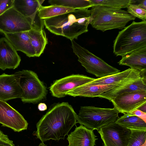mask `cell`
I'll use <instances>...</instances> for the list:
<instances>
[{
	"label": "cell",
	"mask_w": 146,
	"mask_h": 146,
	"mask_svg": "<svg viewBox=\"0 0 146 146\" xmlns=\"http://www.w3.org/2000/svg\"><path fill=\"white\" fill-rule=\"evenodd\" d=\"M0 146H15V145L7 135L3 133L0 135Z\"/></svg>",
	"instance_id": "obj_30"
},
{
	"label": "cell",
	"mask_w": 146,
	"mask_h": 146,
	"mask_svg": "<svg viewBox=\"0 0 146 146\" xmlns=\"http://www.w3.org/2000/svg\"><path fill=\"white\" fill-rule=\"evenodd\" d=\"M146 76H143L126 87L113 92H106L101 94L99 97L104 98L111 101L117 95L124 92H131L142 90H146Z\"/></svg>",
	"instance_id": "obj_21"
},
{
	"label": "cell",
	"mask_w": 146,
	"mask_h": 146,
	"mask_svg": "<svg viewBox=\"0 0 146 146\" xmlns=\"http://www.w3.org/2000/svg\"><path fill=\"white\" fill-rule=\"evenodd\" d=\"M51 5H57L74 9L89 8L92 5L90 0H50Z\"/></svg>",
	"instance_id": "obj_25"
},
{
	"label": "cell",
	"mask_w": 146,
	"mask_h": 146,
	"mask_svg": "<svg viewBox=\"0 0 146 146\" xmlns=\"http://www.w3.org/2000/svg\"><path fill=\"white\" fill-rule=\"evenodd\" d=\"M96 137L92 130L80 125L68 135V146H94Z\"/></svg>",
	"instance_id": "obj_16"
},
{
	"label": "cell",
	"mask_w": 146,
	"mask_h": 146,
	"mask_svg": "<svg viewBox=\"0 0 146 146\" xmlns=\"http://www.w3.org/2000/svg\"><path fill=\"white\" fill-rule=\"evenodd\" d=\"M44 0H14L13 7L26 17L31 24L32 29H43V20L38 16V10Z\"/></svg>",
	"instance_id": "obj_12"
},
{
	"label": "cell",
	"mask_w": 146,
	"mask_h": 146,
	"mask_svg": "<svg viewBox=\"0 0 146 146\" xmlns=\"http://www.w3.org/2000/svg\"><path fill=\"white\" fill-rule=\"evenodd\" d=\"M138 110L146 113V103H145L139 107Z\"/></svg>",
	"instance_id": "obj_34"
},
{
	"label": "cell",
	"mask_w": 146,
	"mask_h": 146,
	"mask_svg": "<svg viewBox=\"0 0 146 146\" xmlns=\"http://www.w3.org/2000/svg\"><path fill=\"white\" fill-rule=\"evenodd\" d=\"M127 12L135 17H137L143 20H146V10L139 7L136 4H131L127 8Z\"/></svg>",
	"instance_id": "obj_28"
},
{
	"label": "cell",
	"mask_w": 146,
	"mask_h": 146,
	"mask_svg": "<svg viewBox=\"0 0 146 146\" xmlns=\"http://www.w3.org/2000/svg\"><path fill=\"white\" fill-rule=\"evenodd\" d=\"M77 115L68 102L54 103L37 123V130L33 134L43 142L64 139L77 123Z\"/></svg>",
	"instance_id": "obj_1"
},
{
	"label": "cell",
	"mask_w": 146,
	"mask_h": 146,
	"mask_svg": "<svg viewBox=\"0 0 146 146\" xmlns=\"http://www.w3.org/2000/svg\"><path fill=\"white\" fill-rule=\"evenodd\" d=\"M38 146H47V145L44 144L43 142H42L40 143Z\"/></svg>",
	"instance_id": "obj_35"
},
{
	"label": "cell",
	"mask_w": 146,
	"mask_h": 146,
	"mask_svg": "<svg viewBox=\"0 0 146 146\" xmlns=\"http://www.w3.org/2000/svg\"><path fill=\"white\" fill-rule=\"evenodd\" d=\"M0 123L15 131L27 129L28 123L22 115L6 102L0 100Z\"/></svg>",
	"instance_id": "obj_13"
},
{
	"label": "cell",
	"mask_w": 146,
	"mask_h": 146,
	"mask_svg": "<svg viewBox=\"0 0 146 146\" xmlns=\"http://www.w3.org/2000/svg\"><path fill=\"white\" fill-rule=\"evenodd\" d=\"M137 1L138 3L136 4H137L140 7L146 10V0Z\"/></svg>",
	"instance_id": "obj_32"
},
{
	"label": "cell",
	"mask_w": 146,
	"mask_h": 146,
	"mask_svg": "<svg viewBox=\"0 0 146 146\" xmlns=\"http://www.w3.org/2000/svg\"><path fill=\"white\" fill-rule=\"evenodd\" d=\"M4 35L17 51L23 52L29 57L35 56V51L27 31Z\"/></svg>",
	"instance_id": "obj_17"
},
{
	"label": "cell",
	"mask_w": 146,
	"mask_h": 146,
	"mask_svg": "<svg viewBox=\"0 0 146 146\" xmlns=\"http://www.w3.org/2000/svg\"><path fill=\"white\" fill-rule=\"evenodd\" d=\"M89 12L92 19L90 24L93 28L103 32L114 29H122L136 18L126 11L101 6H92Z\"/></svg>",
	"instance_id": "obj_4"
},
{
	"label": "cell",
	"mask_w": 146,
	"mask_h": 146,
	"mask_svg": "<svg viewBox=\"0 0 146 146\" xmlns=\"http://www.w3.org/2000/svg\"><path fill=\"white\" fill-rule=\"evenodd\" d=\"M31 29L28 19L13 7L0 15V32L3 34L26 32Z\"/></svg>",
	"instance_id": "obj_9"
},
{
	"label": "cell",
	"mask_w": 146,
	"mask_h": 146,
	"mask_svg": "<svg viewBox=\"0 0 146 146\" xmlns=\"http://www.w3.org/2000/svg\"><path fill=\"white\" fill-rule=\"evenodd\" d=\"M119 113L114 107L110 108L81 106L77 115V123L93 130L98 131L101 127L115 121Z\"/></svg>",
	"instance_id": "obj_6"
},
{
	"label": "cell",
	"mask_w": 146,
	"mask_h": 146,
	"mask_svg": "<svg viewBox=\"0 0 146 146\" xmlns=\"http://www.w3.org/2000/svg\"><path fill=\"white\" fill-rule=\"evenodd\" d=\"M110 101L119 113H128L146 103V90L124 92L117 95Z\"/></svg>",
	"instance_id": "obj_10"
},
{
	"label": "cell",
	"mask_w": 146,
	"mask_h": 146,
	"mask_svg": "<svg viewBox=\"0 0 146 146\" xmlns=\"http://www.w3.org/2000/svg\"><path fill=\"white\" fill-rule=\"evenodd\" d=\"M74 9L57 5L44 6L41 5L38 10V16L43 20L49 19L72 11Z\"/></svg>",
	"instance_id": "obj_24"
},
{
	"label": "cell",
	"mask_w": 146,
	"mask_h": 146,
	"mask_svg": "<svg viewBox=\"0 0 146 146\" xmlns=\"http://www.w3.org/2000/svg\"><path fill=\"white\" fill-rule=\"evenodd\" d=\"M134 69L129 68L124 71L102 78H95L90 84L104 86L110 85H117L127 78Z\"/></svg>",
	"instance_id": "obj_22"
},
{
	"label": "cell",
	"mask_w": 146,
	"mask_h": 146,
	"mask_svg": "<svg viewBox=\"0 0 146 146\" xmlns=\"http://www.w3.org/2000/svg\"><path fill=\"white\" fill-rule=\"evenodd\" d=\"M146 47V21H133L119 33L113 41V52L123 57Z\"/></svg>",
	"instance_id": "obj_3"
},
{
	"label": "cell",
	"mask_w": 146,
	"mask_h": 146,
	"mask_svg": "<svg viewBox=\"0 0 146 146\" xmlns=\"http://www.w3.org/2000/svg\"><path fill=\"white\" fill-rule=\"evenodd\" d=\"M116 85L101 86L87 83L68 92L66 95L74 97L77 96L92 98L99 97L101 94L110 90Z\"/></svg>",
	"instance_id": "obj_19"
},
{
	"label": "cell",
	"mask_w": 146,
	"mask_h": 146,
	"mask_svg": "<svg viewBox=\"0 0 146 146\" xmlns=\"http://www.w3.org/2000/svg\"><path fill=\"white\" fill-rule=\"evenodd\" d=\"M21 60L11 44L5 37L0 38V69H15L19 66Z\"/></svg>",
	"instance_id": "obj_14"
},
{
	"label": "cell",
	"mask_w": 146,
	"mask_h": 146,
	"mask_svg": "<svg viewBox=\"0 0 146 146\" xmlns=\"http://www.w3.org/2000/svg\"><path fill=\"white\" fill-rule=\"evenodd\" d=\"M74 53L86 71L97 77L102 78L119 73L120 71L109 65L101 58L76 42L70 40Z\"/></svg>",
	"instance_id": "obj_7"
},
{
	"label": "cell",
	"mask_w": 146,
	"mask_h": 146,
	"mask_svg": "<svg viewBox=\"0 0 146 146\" xmlns=\"http://www.w3.org/2000/svg\"><path fill=\"white\" fill-rule=\"evenodd\" d=\"M34 49L36 57H39L43 53L48 43L46 33L44 29L37 30L31 29L27 31Z\"/></svg>",
	"instance_id": "obj_20"
},
{
	"label": "cell",
	"mask_w": 146,
	"mask_h": 146,
	"mask_svg": "<svg viewBox=\"0 0 146 146\" xmlns=\"http://www.w3.org/2000/svg\"><path fill=\"white\" fill-rule=\"evenodd\" d=\"M92 6H101L111 8L121 9L127 8L133 0H90Z\"/></svg>",
	"instance_id": "obj_26"
},
{
	"label": "cell",
	"mask_w": 146,
	"mask_h": 146,
	"mask_svg": "<svg viewBox=\"0 0 146 146\" xmlns=\"http://www.w3.org/2000/svg\"><path fill=\"white\" fill-rule=\"evenodd\" d=\"M127 114L138 117L146 122V113L143 112L140 110L137 109Z\"/></svg>",
	"instance_id": "obj_31"
},
{
	"label": "cell",
	"mask_w": 146,
	"mask_h": 146,
	"mask_svg": "<svg viewBox=\"0 0 146 146\" xmlns=\"http://www.w3.org/2000/svg\"><path fill=\"white\" fill-rule=\"evenodd\" d=\"M104 146H127L130 129L115 122L101 127L98 130Z\"/></svg>",
	"instance_id": "obj_8"
},
{
	"label": "cell",
	"mask_w": 146,
	"mask_h": 146,
	"mask_svg": "<svg viewBox=\"0 0 146 146\" xmlns=\"http://www.w3.org/2000/svg\"><path fill=\"white\" fill-rule=\"evenodd\" d=\"M3 133L0 130V135L2 133Z\"/></svg>",
	"instance_id": "obj_36"
},
{
	"label": "cell",
	"mask_w": 146,
	"mask_h": 146,
	"mask_svg": "<svg viewBox=\"0 0 146 146\" xmlns=\"http://www.w3.org/2000/svg\"><path fill=\"white\" fill-rule=\"evenodd\" d=\"M14 74L22 90L21 98L23 102L35 104L46 98V87L35 72L23 70Z\"/></svg>",
	"instance_id": "obj_5"
},
{
	"label": "cell",
	"mask_w": 146,
	"mask_h": 146,
	"mask_svg": "<svg viewBox=\"0 0 146 146\" xmlns=\"http://www.w3.org/2000/svg\"><path fill=\"white\" fill-rule=\"evenodd\" d=\"M94 79L82 74H72L54 81L49 90L52 96L59 98L64 97L68 92Z\"/></svg>",
	"instance_id": "obj_11"
},
{
	"label": "cell",
	"mask_w": 146,
	"mask_h": 146,
	"mask_svg": "<svg viewBox=\"0 0 146 146\" xmlns=\"http://www.w3.org/2000/svg\"><path fill=\"white\" fill-rule=\"evenodd\" d=\"M22 90L14 74L0 75V100L6 102L21 98Z\"/></svg>",
	"instance_id": "obj_15"
},
{
	"label": "cell",
	"mask_w": 146,
	"mask_h": 146,
	"mask_svg": "<svg viewBox=\"0 0 146 146\" xmlns=\"http://www.w3.org/2000/svg\"><path fill=\"white\" fill-rule=\"evenodd\" d=\"M118 63L119 65L128 66L130 68L139 70L142 76L146 75V47L122 57Z\"/></svg>",
	"instance_id": "obj_18"
},
{
	"label": "cell",
	"mask_w": 146,
	"mask_h": 146,
	"mask_svg": "<svg viewBox=\"0 0 146 146\" xmlns=\"http://www.w3.org/2000/svg\"><path fill=\"white\" fill-rule=\"evenodd\" d=\"M123 114L118 117L116 123L131 130H146V122L143 119L134 115Z\"/></svg>",
	"instance_id": "obj_23"
},
{
	"label": "cell",
	"mask_w": 146,
	"mask_h": 146,
	"mask_svg": "<svg viewBox=\"0 0 146 146\" xmlns=\"http://www.w3.org/2000/svg\"><path fill=\"white\" fill-rule=\"evenodd\" d=\"M131 130L127 146H146V130Z\"/></svg>",
	"instance_id": "obj_27"
},
{
	"label": "cell",
	"mask_w": 146,
	"mask_h": 146,
	"mask_svg": "<svg viewBox=\"0 0 146 146\" xmlns=\"http://www.w3.org/2000/svg\"><path fill=\"white\" fill-rule=\"evenodd\" d=\"M88 8L74 10L43 20L44 26L51 33L65 37L70 40L88 31L91 21Z\"/></svg>",
	"instance_id": "obj_2"
},
{
	"label": "cell",
	"mask_w": 146,
	"mask_h": 146,
	"mask_svg": "<svg viewBox=\"0 0 146 146\" xmlns=\"http://www.w3.org/2000/svg\"><path fill=\"white\" fill-rule=\"evenodd\" d=\"M14 0H0V15L13 7Z\"/></svg>",
	"instance_id": "obj_29"
},
{
	"label": "cell",
	"mask_w": 146,
	"mask_h": 146,
	"mask_svg": "<svg viewBox=\"0 0 146 146\" xmlns=\"http://www.w3.org/2000/svg\"><path fill=\"white\" fill-rule=\"evenodd\" d=\"M38 109L40 111H44L46 110L47 108V107L46 104L43 103H39L38 106Z\"/></svg>",
	"instance_id": "obj_33"
}]
</instances>
